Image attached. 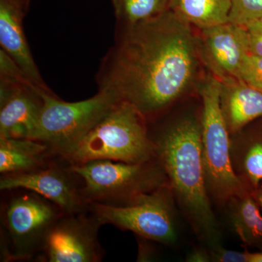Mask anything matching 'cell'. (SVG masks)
<instances>
[{"mask_svg": "<svg viewBox=\"0 0 262 262\" xmlns=\"http://www.w3.org/2000/svg\"><path fill=\"white\" fill-rule=\"evenodd\" d=\"M220 105L230 135L262 117V91L238 79L221 81Z\"/></svg>", "mask_w": 262, "mask_h": 262, "instance_id": "15", "label": "cell"}, {"mask_svg": "<svg viewBox=\"0 0 262 262\" xmlns=\"http://www.w3.org/2000/svg\"><path fill=\"white\" fill-rule=\"evenodd\" d=\"M198 36L168 8L140 23L124 26L103 59L98 84L154 120L187 94L198 74Z\"/></svg>", "mask_w": 262, "mask_h": 262, "instance_id": "1", "label": "cell"}, {"mask_svg": "<svg viewBox=\"0 0 262 262\" xmlns=\"http://www.w3.org/2000/svg\"><path fill=\"white\" fill-rule=\"evenodd\" d=\"M169 8L199 29L229 22L231 0H170Z\"/></svg>", "mask_w": 262, "mask_h": 262, "instance_id": "18", "label": "cell"}, {"mask_svg": "<svg viewBox=\"0 0 262 262\" xmlns=\"http://www.w3.org/2000/svg\"><path fill=\"white\" fill-rule=\"evenodd\" d=\"M251 192L252 193L253 196H254L255 200L257 202L262 211V181L259 183L257 187Z\"/></svg>", "mask_w": 262, "mask_h": 262, "instance_id": "25", "label": "cell"}, {"mask_svg": "<svg viewBox=\"0 0 262 262\" xmlns=\"http://www.w3.org/2000/svg\"><path fill=\"white\" fill-rule=\"evenodd\" d=\"M177 201L167 184L141 194L127 206L91 203L89 210L101 225H112L139 237L172 246L178 239Z\"/></svg>", "mask_w": 262, "mask_h": 262, "instance_id": "8", "label": "cell"}, {"mask_svg": "<svg viewBox=\"0 0 262 262\" xmlns=\"http://www.w3.org/2000/svg\"><path fill=\"white\" fill-rule=\"evenodd\" d=\"M224 209L231 227L244 246L262 251V211L252 193L245 190L232 196Z\"/></svg>", "mask_w": 262, "mask_h": 262, "instance_id": "17", "label": "cell"}, {"mask_svg": "<svg viewBox=\"0 0 262 262\" xmlns=\"http://www.w3.org/2000/svg\"><path fill=\"white\" fill-rule=\"evenodd\" d=\"M262 19V0H231L229 22L244 26Z\"/></svg>", "mask_w": 262, "mask_h": 262, "instance_id": "20", "label": "cell"}, {"mask_svg": "<svg viewBox=\"0 0 262 262\" xmlns=\"http://www.w3.org/2000/svg\"><path fill=\"white\" fill-rule=\"evenodd\" d=\"M222 82L210 73L200 88L202 156L207 190L212 203L225 208L232 196L248 190L232 168L230 134L220 105Z\"/></svg>", "mask_w": 262, "mask_h": 262, "instance_id": "4", "label": "cell"}, {"mask_svg": "<svg viewBox=\"0 0 262 262\" xmlns=\"http://www.w3.org/2000/svg\"><path fill=\"white\" fill-rule=\"evenodd\" d=\"M239 80L262 91V57L249 53L239 69Z\"/></svg>", "mask_w": 262, "mask_h": 262, "instance_id": "21", "label": "cell"}, {"mask_svg": "<svg viewBox=\"0 0 262 262\" xmlns=\"http://www.w3.org/2000/svg\"><path fill=\"white\" fill-rule=\"evenodd\" d=\"M25 189L40 194L59 207L63 213L89 209L82 193L78 176L63 158H57L46 166L33 171L2 175L0 190Z\"/></svg>", "mask_w": 262, "mask_h": 262, "instance_id": "10", "label": "cell"}, {"mask_svg": "<svg viewBox=\"0 0 262 262\" xmlns=\"http://www.w3.org/2000/svg\"><path fill=\"white\" fill-rule=\"evenodd\" d=\"M8 192L1 208V258L4 261L31 259L40 252L48 232L63 213L33 191Z\"/></svg>", "mask_w": 262, "mask_h": 262, "instance_id": "6", "label": "cell"}, {"mask_svg": "<svg viewBox=\"0 0 262 262\" xmlns=\"http://www.w3.org/2000/svg\"><path fill=\"white\" fill-rule=\"evenodd\" d=\"M150 137L177 206L196 237L208 248L221 245L220 224L205 179L201 120L186 115Z\"/></svg>", "mask_w": 262, "mask_h": 262, "instance_id": "2", "label": "cell"}, {"mask_svg": "<svg viewBox=\"0 0 262 262\" xmlns=\"http://www.w3.org/2000/svg\"><path fill=\"white\" fill-rule=\"evenodd\" d=\"M146 121L130 103L119 101L60 158L70 164L95 160L141 163L157 159Z\"/></svg>", "mask_w": 262, "mask_h": 262, "instance_id": "3", "label": "cell"}, {"mask_svg": "<svg viewBox=\"0 0 262 262\" xmlns=\"http://www.w3.org/2000/svg\"><path fill=\"white\" fill-rule=\"evenodd\" d=\"M230 158L234 173L252 192L262 181V117L230 135Z\"/></svg>", "mask_w": 262, "mask_h": 262, "instance_id": "14", "label": "cell"}, {"mask_svg": "<svg viewBox=\"0 0 262 262\" xmlns=\"http://www.w3.org/2000/svg\"><path fill=\"white\" fill-rule=\"evenodd\" d=\"M115 16L123 26L140 23L169 8L170 0H112Z\"/></svg>", "mask_w": 262, "mask_h": 262, "instance_id": "19", "label": "cell"}, {"mask_svg": "<svg viewBox=\"0 0 262 262\" xmlns=\"http://www.w3.org/2000/svg\"><path fill=\"white\" fill-rule=\"evenodd\" d=\"M41 141L0 138V173L18 174L33 171L58 158Z\"/></svg>", "mask_w": 262, "mask_h": 262, "instance_id": "16", "label": "cell"}, {"mask_svg": "<svg viewBox=\"0 0 262 262\" xmlns=\"http://www.w3.org/2000/svg\"><path fill=\"white\" fill-rule=\"evenodd\" d=\"M43 106L34 140L42 141L61 157L121 101L113 91L99 89L92 98L66 102L51 91L39 89Z\"/></svg>", "mask_w": 262, "mask_h": 262, "instance_id": "7", "label": "cell"}, {"mask_svg": "<svg viewBox=\"0 0 262 262\" xmlns=\"http://www.w3.org/2000/svg\"><path fill=\"white\" fill-rule=\"evenodd\" d=\"M248 262H262V251L260 252H248Z\"/></svg>", "mask_w": 262, "mask_h": 262, "instance_id": "26", "label": "cell"}, {"mask_svg": "<svg viewBox=\"0 0 262 262\" xmlns=\"http://www.w3.org/2000/svg\"><path fill=\"white\" fill-rule=\"evenodd\" d=\"M244 27L247 32L250 54L262 57V19L251 20Z\"/></svg>", "mask_w": 262, "mask_h": 262, "instance_id": "22", "label": "cell"}, {"mask_svg": "<svg viewBox=\"0 0 262 262\" xmlns=\"http://www.w3.org/2000/svg\"><path fill=\"white\" fill-rule=\"evenodd\" d=\"M70 165L80 179L82 195L89 205L127 206L141 194L169 184L158 158L141 163L95 160Z\"/></svg>", "mask_w": 262, "mask_h": 262, "instance_id": "5", "label": "cell"}, {"mask_svg": "<svg viewBox=\"0 0 262 262\" xmlns=\"http://www.w3.org/2000/svg\"><path fill=\"white\" fill-rule=\"evenodd\" d=\"M186 261L189 262H211V251L206 246L194 248L188 253Z\"/></svg>", "mask_w": 262, "mask_h": 262, "instance_id": "24", "label": "cell"}, {"mask_svg": "<svg viewBox=\"0 0 262 262\" xmlns=\"http://www.w3.org/2000/svg\"><path fill=\"white\" fill-rule=\"evenodd\" d=\"M101 225L90 210L63 213L48 232L38 259L48 262H98L103 248L98 242Z\"/></svg>", "mask_w": 262, "mask_h": 262, "instance_id": "9", "label": "cell"}, {"mask_svg": "<svg viewBox=\"0 0 262 262\" xmlns=\"http://www.w3.org/2000/svg\"><path fill=\"white\" fill-rule=\"evenodd\" d=\"M198 46L201 61L210 73L221 81L239 80V69L250 53L244 26L227 22L201 29Z\"/></svg>", "mask_w": 262, "mask_h": 262, "instance_id": "11", "label": "cell"}, {"mask_svg": "<svg viewBox=\"0 0 262 262\" xmlns=\"http://www.w3.org/2000/svg\"><path fill=\"white\" fill-rule=\"evenodd\" d=\"M211 262H248L247 249L244 251H232L222 247V245L209 248Z\"/></svg>", "mask_w": 262, "mask_h": 262, "instance_id": "23", "label": "cell"}, {"mask_svg": "<svg viewBox=\"0 0 262 262\" xmlns=\"http://www.w3.org/2000/svg\"><path fill=\"white\" fill-rule=\"evenodd\" d=\"M29 1H30V0H29Z\"/></svg>", "mask_w": 262, "mask_h": 262, "instance_id": "27", "label": "cell"}, {"mask_svg": "<svg viewBox=\"0 0 262 262\" xmlns=\"http://www.w3.org/2000/svg\"><path fill=\"white\" fill-rule=\"evenodd\" d=\"M29 0H0L1 49L18 65L33 83L51 91L39 74L24 35L22 21Z\"/></svg>", "mask_w": 262, "mask_h": 262, "instance_id": "13", "label": "cell"}, {"mask_svg": "<svg viewBox=\"0 0 262 262\" xmlns=\"http://www.w3.org/2000/svg\"><path fill=\"white\" fill-rule=\"evenodd\" d=\"M39 89L29 80H1L0 138L34 139L43 106Z\"/></svg>", "mask_w": 262, "mask_h": 262, "instance_id": "12", "label": "cell"}]
</instances>
